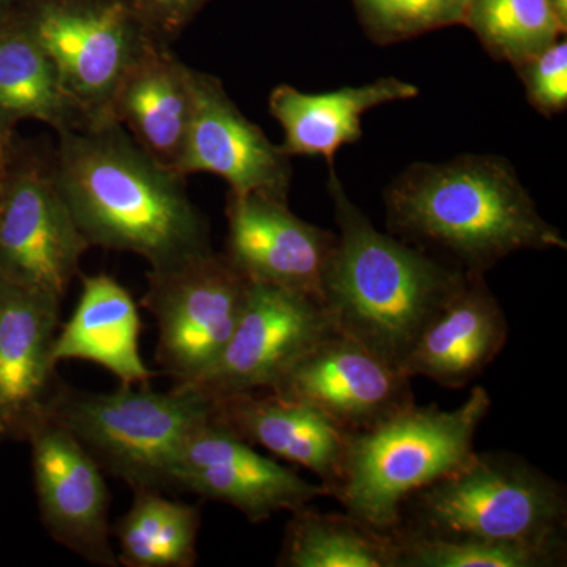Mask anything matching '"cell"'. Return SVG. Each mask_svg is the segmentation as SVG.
<instances>
[{"label":"cell","instance_id":"6da1fadb","mask_svg":"<svg viewBox=\"0 0 567 567\" xmlns=\"http://www.w3.org/2000/svg\"><path fill=\"white\" fill-rule=\"evenodd\" d=\"M50 162L91 248L136 254L151 270L213 249L210 226L185 178L142 151L121 123L59 134Z\"/></svg>","mask_w":567,"mask_h":567},{"label":"cell","instance_id":"7a4b0ae2","mask_svg":"<svg viewBox=\"0 0 567 567\" xmlns=\"http://www.w3.org/2000/svg\"><path fill=\"white\" fill-rule=\"evenodd\" d=\"M383 199L390 234L462 271L486 275L513 254L567 248L502 156L412 164Z\"/></svg>","mask_w":567,"mask_h":567},{"label":"cell","instance_id":"3957f363","mask_svg":"<svg viewBox=\"0 0 567 567\" xmlns=\"http://www.w3.org/2000/svg\"><path fill=\"white\" fill-rule=\"evenodd\" d=\"M328 193L338 238L324 276V309L336 331L401 369L465 271L377 229L350 199L334 166H328Z\"/></svg>","mask_w":567,"mask_h":567},{"label":"cell","instance_id":"277c9868","mask_svg":"<svg viewBox=\"0 0 567 567\" xmlns=\"http://www.w3.org/2000/svg\"><path fill=\"white\" fill-rule=\"evenodd\" d=\"M491 406L487 390L477 386L456 409L413 402L352 432L331 498L372 528L393 533L410 496L450 475L475 453L476 432Z\"/></svg>","mask_w":567,"mask_h":567},{"label":"cell","instance_id":"5b68a950","mask_svg":"<svg viewBox=\"0 0 567 567\" xmlns=\"http://www.w3.org/2000/svg\"><path fill=\"white\" fill-rule=\"evenodd\" d=\"M566 491L516 454L473 453L406 499L398 528L566 546ZM395 528V529H398Z\"/></svg>","mask_w":567,"mask_h":567},{"label":"cell","instance_id":"8992f818","mask_svg":"<svg viewBox=\"0 0 567 567\" xmlns=\"http://www.w3.org/2000/svg\"><path fill=\"white\" fill-rule=\"evenodd\" d=\"M215 402L173 386H122L114 393L78 391L59 383L47 413L80 440L103 472L136 491L174 488L175 462L189 434L213 415Z\"/></svg>","mask_w":567,"mask_h":567},{"label":"cell","instance_id":"52a82bcc","mask_svg":"<svg viewBox=\"0 0 567 567\" xmlns=\"http://www.w3.org/2000/svg\"><path fill=\"white\" fill-rule=\"evenodd\" d=\"M22 18L85 128L117 123L112 110L123 82L164 43L126 0H24Z\"/></svg>","mask_w":567,"mask_h":567},{"label":"cell","instance_id":"ba28073f","mask_svg":"<svg viewBox=\"0 0 567 567\" xmlns=\"http://www.w3.org/2000/svg\"><path fill=\"white\" fill-rule=\"evenodd\" d=\"M248 287L229 257L213 249L148 270L141 306L158 324L156 361L174 385H189L218 360L244 311Z\"/></svg>","mask_w":567,"mask_h":567},{"label":"cell","instance_id":"9c48e42d","mask_svg":"<svg viewBox=\"0 0 567 567\" xmlns=\"http://www.w3.org/2000/svg\"><path fill=\"white\" fill-rule=\"evenodd\" d=\"M89 248L50 159L14 141L0 194V281L62 303Z\"/></svg>","mask_w":567,"mask_h":567},{"label":"cell","instance_id":"30bf717a","mask_svg":"<svg viewBox=\"0 0 567 567\" xmlns=\"http://www.w3.org/2000/svg\"><path fill=\"white\" fill-rule=\"evenodd\" d=\"M333 322L322 301L249 281L244 311L218 360L189 385L210 399L270 391Z\"/></svg>","mask_w":567,"mask_h":567},{"label":"cell","instance_id":"8fae6325","mask_svg":"<svg viewBox=\"0 0 567 567\" xmlns=\"http://www.w3.org/2000/svg\"><path fill=\"white\" fill-rule=\"evenodd\" d=\"M173 484L235 507L251 524L330 496L322 484L309 483L290 466L264 456L213 415L186 439L175 462Z\"/></svg>","mask_w":567,"mask_h":567},{"label":"cell","instance_id":"7c38bea8","mask_svg":"<svg viewBox=\"0 0 567 567\" xmlns=\"http://www.w3.org/2000/svg\"><path fill=\"white\" fill-rule=\"evenodd\" d=\"M33 484L44 528L66 550L118 566L111 546L110 488L103 468L65 425L44 413L29 427Z\"/></svg>","mask_w":567,"mask_h":567},{"label":"cell","instance_id":"4fadbf2b","mask_svg":"<svg viewBox=\"0 0 567 567\" xmlns=\"http://www.w3.org/2000/svg\"><path fill=\"white\" fill-rule=\"evenodd\" d=\"M410 382L398 365L333 330L265 393L315 406L352 434L412 405L415 398Z\"/></svg>","mask_w":567,"mask_h":567},{"label":"cell","instance_id":"5bb4252c","mask_svg":"<svg viewBox=\"0 0 567 567\" xmlns=\"http://www.w3.org/2000/svg\"><path fill=\"white\" fill-rule=\"evenodd\" d=\"M192 117L177 174H215L229 193H265L287 199L292 164L279 145L249 121L224 89L221 80L189 70Z\"/></svg>","mask_w":567,"mask_h":567},{"label":"cell","instance_id":"9a60e30c","mask_svg":"<svg viewBox=\"0 0 567 567\" xmlns=\"http://www.w3.org/2000/svg\"><path fill=\"white\" fill-rule=\"evenodd\" d=\"M226 254L249 281L322 301L336 234L298 218L287 199L265 193L227 196Z\"/></svg>","mask_w":567,"mask_h":567},{"label":"cell","instance_id":"2e32d148","mask_svg":"<svg viewBox=\"0 0 567 567\" xmlns=\"http://www.w3.org/2000/svg\"><path fill=\"white\" fill-rule=\"evenodd\" d=\"M61 301L0 281V442L25 439L59 386Z\"/></svg>","mask_w":567,"mask_h":567},{"label":"cell","instance_id":"e0dca14e","mask_svg":"<svg viewBox=\"0 0 567 567\" xmlns=\"http://www.w3.org/2000/svg\"><path fill=\"white\" fill-rule=\"evenodd\" d=\"M507 338L509 323L486 278L465 271L457 289L417 336L401 369L410 379L424 377L458 390L494 363Z\"/></svg>","mask_w":567,"mask_h":567},{"label":"cell","instance_id":"ac0fdd59","mask_svg":"<svg viewBox=\"0 0 567 567\" xmlns=\"http://www.w3.org/2000/svg\"><path fill=\"white\" fill-rule=\"evenodd\" d=\"M213 416L249 445L315 473L331 494L344 464L347 432L305 402L274 393L213 399Z\"/></svg>","mask_w":567,"mask_h":567},{"label":"cell","instance_id":"d6986e66","mask_svg":"<svg viewBox=\"0 0 567 567\" xmlns=\"http://www.w3.org/2000/svg\"><path fill=\"white\" fill-rule=\"evenodd\" d=\"M417 95L415 84L394 76L322 93L279 84L270 93L268 110L281 125L284 141L279 147L289 158L320 156L328 166H334L338 152L363 137V117L369 111Z\"/></svg>","mask_w":567,"mask_h":567},{"label":"cell","instance_id":"ffe728a7","mask_svg":"<svg viewBox=\"0 0 567 567\" xmlns=\"http://www.w3.org/2000/svg\"><path fill=\"white\" fill-rule=\"evenodd\" d=\"M73 316L52 346V361L102 365L122 386H147L156 377L140 352L141 316L132 293L110 275L81 276Z\"/></svg>","mask_w":567,"mask_h":567},{"label":"cell","instance_id":"44dd1931","mask_svg":"<svg viewBox=\"0 0 567 567\" xmlns=\"http://www.w3.org/2000/svg\"><path fill=\"white\" fill-rule=\"evenodd\" d=\"M189 70L171 44H158L123 82L112 110L142 151L175 174L192 117Z\"/></svg>","mask_w":567,"mask_h":567},{"label":"cell","instance_id":"7402d4cb","mask_svg":"<svg viewBox=\"0 0 567 567\" xmlns=\"http://www.w3.org/2000/svg\"><path fill=\"white\" fill-rule=\"evenodd\" d=\"M0 117L14 128L22 121L47 123L59 134L85 128L50 55L29 31L22 7L0 25Z\"/></svg>","mask_w":567,"mask_h":567},{"label":"cell","instance_id":"603a6c76","mask_svg":"<svg viewBox=\"0 0 567 567\" xmlns=\"http://www.w3.org/2000/svg\"><path fill=\"white\" fill-rule=\"evenodd\" d=\"M394 533L380 532L352 514L305 506L284 532L281 567H398Z\"/></svg>","mask_w":567,"mask_h":567},{"label":"cell","instance_id":"cb8c5ba5","mask_svg":"<svg viewBox=\"0 0 567 567\" xmlns=\"http://www.w3.org/2000/svg\"><path fill=\"white\" fill-rule=\"evenodd\" d=\"M199 506L167 498L162 491H136L114 525L118 565L193 567L197 563Z\"/></svg>","mask_w":567,"mask_h":567},{"label":"cell","instance_id":"d4e9b609","mask_svg":"<svg viewBox=\"0 0 567 567\" xmlns=\"http://www.w3.org/2000/svg\"><path fill=\"white\" fill-rule=\"evenodd\" d=\"M465 28L495 61L518 63L566 35L550 0H466Z\"/></svg>","mask_w":567,"mask_h":567},{"label":"cell","instance_id":"484cf974","mask_svg":"<svg viewBox=\"0 0 567 567\" xmlns=\"http://www.w3.org/2000/svg\"><path fill=\"white\" fill-rule=\"evenodd\" d=\"M398 567H551L566 559V546L417 535L394 529Z\"/></svg>","mask_w":567,"mask_h":567},{"label":"cell","instance_id":"4316f807","mask_svg":"<svg viewBox=\"0 0 567 567\" xmlns=\"http://www.w3.org/2000/svg\"><path fill=\"white\" fill-rule=\"evenodd\" d=\"M361 28L382 47L464 24L466 0H352Z\"/></svg>","mask_w":567,"mask_h":567},{"label":"cell","instance_id":"83f0119b","mask_svg":"<svg viewBox=\"0 0 567 567\" xmlns=\"http://www.w3.org/2000/svg\"><path fill=\"white\" fill-rule=\"evenodd\" d=\"M528 103L544 117L563 114L567 107V41L565 37L514 66Z\"/></svg>","mask_w":567,"mask_h":567},{"label":"cell","instance_id":"f1b7e54d","mask_svg":"<svg viewBox=\"0 0 567 567\" xmlns=\"http://www.w3.org/2000/svg\"><path fill=\"white\" fill-rule=\"evenodd\" d=\"M164 43L171 44L212 0H126Z\"/></svg>","mask_w":567,"mask_h":567},{"label":"cell","instance_id":"f546056e","mask_svg":"<svg viewBox=\"0 0 567 567\" xmlns=\"http://www.w3.org/2000/svg\"><path fill=\"white\" fill-rule=\"evenodd\" d=\"M24 0H0V25L10 21L21 10Z\"/></svg>","mask_w":567,"mask_h":567},{"label":"cell","instance_id":"4dcf8cb0","mask_svg":"<svg viewBox=\"0 0 567 567\" xmlns=\"http://www.w3.org/2000/svg\"><path fill=\"white\" fill-rule=\"evenodd\" d=\"M14 141H17V137H14ZM14 141L11 142V144L6 145V147L0 148V194H2L3 182H6L7 171H9Z\"/></svg>","mask_w":567,"mask_h":567},{"label":"cell","instance_id":"1f68e13d","mask_svg":"<svg viewBox=\"0 0 567 567\" xmlns=\"http://www.w3.org/2000/svg\"><path fill=\"white\" fill-rule=\"evenodd\" d=\"M14 137H17L14 136V126H11L10 123H7L0 117V148L11 144Z\"/></svg>","mask_w":567,"mask_h":567},{"label":"cell","instance_id":"d6a6232c","mask_svg":"<svg viewBox=\"0 0 567 567\" xmlns=\"http://www.w3.org/2000/svg\"><path fill=\"white\" fill-rule=\"evenodd\" d=\"M551 6L555 7L559 18L567 24V0H550Z\"/></svg>","mask_w":567,"mask_h":567}]
</instances>
